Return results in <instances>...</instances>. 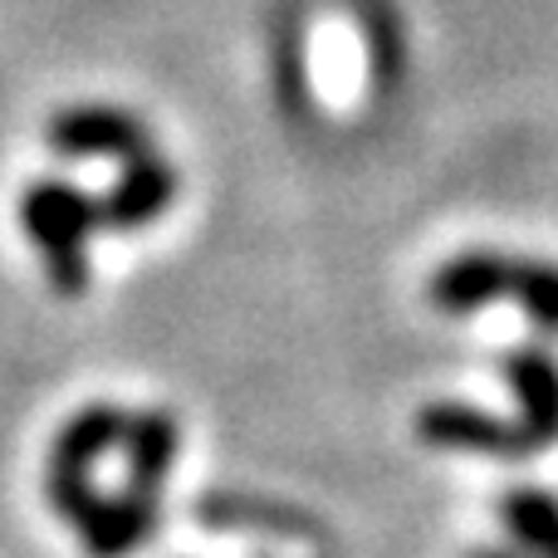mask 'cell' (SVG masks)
<instances>
[{
    "label": "cell",
    "mask_w": 558,
    "mask_h": 558,
    "mask_svg": "<svg viewBox=\"0 0 558 558\" xmlns=\"http://www.w3.org/2000/svg\"><path fill=\"white\" fill-rule=\"evenodd\" d=\"M426 299L441 314H475L485 304H510L524 308L534 328L558 333V265L554 260H530V255H505V251H461L432 275Z\"/></svg>",
    "instance_id": "6da1fadb"
},
{
    "label": "cell",
    "mask_w": 558,
    "mask_h": 558,
    "mask_svg": "<svg viewBox=\"0 0 558 558\" xmlns=\"http://www.w3.org/2000/svg\"><path fill=\"white\" fill-rule=\"evenodd\" d=\"M20 231L39 251L54 294L78 299L88 289V241L98 231V202L78 186L45 177L20 192Z\"/></svg>",
    "instance_id": "7a4b0ae2"
},
{
    "label": "cell",
    "mask_w": 558,
    "mask_h": 558,
    "mask_svg": "<svg viewBox=\"0 0 558 558\" xmlns=\"http://www.w3.org/2000/svg\"><path fill=\"white\" fill-rule=\"evenodd\" d=\"M416 436L436 451H461V456H490V461H524L539 456L520 416H495L471 402H426L416 412Z\"/></svg>",
    "instance_id": "3957f363"
},
{
    "label": "cell",
    "mask_w": 558,
    "mask_h": 558,
    "mask_svg": "<svg viewBox=\"0 0 558 558\" xmlns=\"http://www.w3.org/2000/svg\"><path fill=\"white\" fill-rule=\"evenodd\" d=\"M45 143L54 147L59 157H113V162H128V157L153 147V133H147L143 118H133L128 108L78 104V108H59V113L49 118Z\"/></svg>",
    "instance_id": "277c9868"
},
{
    "label": "cell",
    "mask_w": 558,
    "mask_h": 558,
    "mask_svg": "<svg viewBox=\"0 0 558 558\" xmlns=\"http://www.w3.org/2000/svg\"><path fill=\"white\" fill-rule=\"evenodd\" d=\"M177 167L167 162L162 153H137L123 162V177H118L113 186H108L104 196H94L98 202V231H143V226L162 221L167 211H172L177 202Z\"/></svg>",
    "instance_id": "5b68a950"
},
{
    "label": "cell",
    "mask_w": 558,
    "mask_h": 558,
    "mask_svg": "<svg viewBox=\"0 0 558 558\" xmlns=\"http://www.w3.org/2000/svg\"><path fill=\"white\" fill-rule=\"evenodd\" d=\"M505 383L520 397V426L530 432L534 451L558 446V357L549 348H510L500 357Z\"/></svg>",
    "instance_id": "8992f818"
},
{
    "label": "cell",
    "mask_w": 558,
    "mask_h": 558,
    "mask_svg": "<svg viewBox=\"0 0 558 558\" xmlns=\"http://www.w3.org/2000/svg\"><path fill=\"white\" fill-rule=\"evenodd\" d=\"M500 520L534 558H558V495L539 485H514L500 495Z\"/></svg>",
    "instance_id": "52a82bcc"
},
{
    "label": "cell",
    "mask_w": 558,
    "mask_h": 558,
    "mask_svg": "<svg viewBox=\"0 0 558 558\" xmlns=\"http://www.w3.org/2000/svg\"><path fill=\"white\" fill-rule=\"evenodd\" d=\"M465 558H524V554H514V549H471Z\"/></svg>",
    "instance_id": "ba28073f"
}]
</instances>
